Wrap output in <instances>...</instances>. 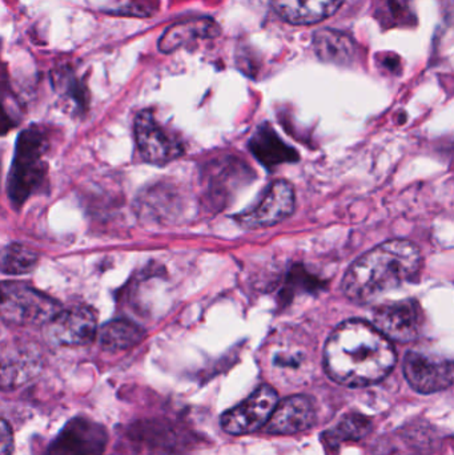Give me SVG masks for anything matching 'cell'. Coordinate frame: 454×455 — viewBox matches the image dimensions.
<instances>
[{
	"label": "cell",
	"mask_w": 454,
	"mask_h": 455,
	"mask_svg": "<svg viewBox=\"0 0 454 455\" xmlns=\"http://www.w3.org/2000/svg\"><path fill=\"white\" fill-rule=\"evenodd\" d=\"M396 361L391 341L362 320L341 323L325 345V371L344 387L378 384L394 371Z\"/></svg>",
	"instance_id": "6da1fadb"
},
{
	"label": "cell",
	"mask_w": 454,
	"mask_h": 455,
	"mask_svg": "<svg viewBox=\"0 0 454 455\" xmlns=\"http://www.w3.org/2000/svg\"><path fill=\"white\" fill-rule=\"evenodd\" d=\"M420 251L408 240H391L354 262L343 281L348 299L359 304L376 301L389 291L412 283L420 275Z\"/></svg>",
	"instance_id": "7a4b0ae2"
},
{
	"label": "cell",
	"mask_w": 454,
	"mask_h": 455,
	"mask_svg": "<svg viewBox=\"0 0 454 455\" xmlns=\"http://www.w3.org/2000/svg\"><path fill=\"white\" fill-rule=\"evenodd\" d=\"M47 140L37 128H29L21 133L16 146L15 160L11 171L8 192L15 204L26 202L44 178V156Z\"/></svg>",
	"instance_id": "3957f363"
},
{
	"label": "cell",
	"mask_w": 454,
	"mask_h": 455,
	"mask_svg": "<svg viewBox=\"0 0 454 455\" xmlns=\"http://www.w3.org/2000/svg\"><path fill=\"white\" fill-rule=\"evenodd\" d=\"M60 310L47 294L19 283L0 286V317L16 325L47 323Z\"/></svg>",
	"instance_id": "277c9868"
},
{
	"label": "cell",
	"mask_w": 454,
	"mask_h": 455,
	"mask_svg": "<svg viewBox=\"0 0 454 455\" xmlns=\"http://www.w3.org/2000/svg\"><path fill=\"white\" fill-rule=\"evenodd\" d=\"M43 368L36 345L21 339L0 344V390H15L32 381Z\"/></svg>",
	"instance_id": "5b68a950"
},
{
	"label": "cell",
	"mask_w": 454,
	"mask_h": 455,
	"mask_svg": "<svg viewBox=\"0 0 454 455\" xmlns=\"http://www.w3.org/2000/svg\"><path fill=\"white\" fill-rule=\"evenodd\" d=\"M279 403V395L271 385L259 387L244 403L221 417L224 432L232 435H245L266 427L269 417Z\"/></svg>",
	"instance_id": "8992f818"
},
{
	"label": "cell",
	"mask_w": 454,
	"mask_h": 455,
	"mask_svg": "<svg viewBox=\"0 0 454 455\" xmlns=\"http://www.w3.org/2000/svg\"><path fill=\"white\" fill-rule=\"evenodd\" d=\"M404 374L416 392H442L453 382V363L444 355L426 350H410L404 358Z\"/></svg>",
	"instance_id": "52a82bcc"
},
{
	"label": "cell",
	"mask_w": 454,
	"mask_h": 455,
	"mask_svg": "<svg viewBox=\"0 0 454 455\" xmlns=\"http://www.w3.org/2000/svg\"><path fill=\"white\" fill-rule=\"evenodd\" d=\"M373 326L388 339L410 342L420 337L424 328V313L415 299L388 302L373 315Z\"/></svg>",
	"instance_id": "ba28073f"
},
{
	"label": "cell",
	"mask_w": 454,
	"mask_h": 455,
	"mask_svg": "<svg viewBox=\"0 0 454 455\" xmlns=\"http://www.w3.org/2000/svg\"><path fill=\"white\" fill-rule=\"evenodd\" d=\"M135 136L141 156L151 164H167L183 155V144L157 123L152 112L138 115Z\"/></svg>",
	"instance_id": "9c48e42d"
},
{
	"label": "cell",
	"mask_w": 454,
	"mask_h": 455,
	"mask_svg": "<svg viewBox=\"0 0 454 455\" xmlns=\"http://www.w3.org/2000/svg\"><path fill=\"white\" fill-rule=\"evenodd\" d=\"M98 334L95 313L85 307L59 310L47 323L51 342L61 347H83L91 344Z\"/></svg>",
	"instance_id": "30bf717a"
},
{
	"label": "cell",
	"mask_w": 454,
	"mask_h": 455,
	"mask_svg": "<svg viewBox=\"0 0 454 455\" xmlns=\"http://www.w3.org/2000/svg\"><path fill=\"white\" fill-rule=\"evenodd\" d=\"M295 208L292 187L277 180L268 187L258 204L237 216V221L247 228H268L282 223Z\"/></svg>",
	"instance_id": "8fae6325"
},
{
	"label": "cell",
	"mask_w": 454,
	"mask_h": 455,
	"mask_svg": "<svg viewBox=\"0 0 454 455\" xmlns=\"http://www.w3.org/2000/svg\"><path fill=\"white\" fill-rule=\"evenodd\" d=\"M107 443L103 427L87 419H75L59 433L44 455H101Z\"/></svg>",
	"instance_id": "7c38bea8"
},
{
	"label": "cell",
	"mask_w": 454,
	"mask_h": 455,
	"mask_svg": "<svg viewBox=\"0 0 454 455\" xmlns=\"http://www.w3.org/2000/svg\"><path fill=\"white\" fill-rule=\"evenodd\" d=\"M316 421V406L308 395H291L277 403L266 424V433L292 435L306 432Z\"/></svg>",
	"instance_id": "4fadbf2b"
},
{
	"label": "cell",
	"mask_w": 454,
	"mask_h": 455,
	"mask_svg": "<svg viewBox=\"0 0 454 455\" xmlns=\"http://www.w3.org/2000/svg\"><path fill=\"white\" fill-rule=\"evenodd\" d=\"M344 0H272L276 12L299 26L319 23L338 12Z\"/></svg>",
	"instance_id": "5bb4252c"
},
{
	"label": "cell",
	"mask_w": 454,
	"mask_h": 455,
	"mask_svg": "<svg viewBox=\"0 0 454 455\" xmlns=\"http://www.w3.org/2000/svg\"><path fill=\"white\" fill-rule=\"evenodd\" d=\"M220 34V27L212 19H192L173 24L165 29L159 40V50L171 53L195 40L213 39Z\"/></svg>",
	"instance_id": "9a60e30c"
},
{
	"label": "cell",
	"mask_w": 454,
	"mask_h": 455,
	"mask_svg": "<svg viewBox=\"0 0 454 455\" xmlns=\"http://www.w3.org/2000/svg\"><path fill=\"white\" fill-rule=\"evenodd\" d=\"M96 337L104 350L120 352L138 345L143 339L144 331L131 321L115 320L106 323Z\"/></svg>",
	"instance_id": "2e32d148"
},
{
	"label": "cell",
	"mask_w": 454,
	"mask_h": 455,
	"mask_svg": "<svg viewBox=\"0 0 454 455\" xmlns=\"http://www.w3.org/2000/svg\"><path fill=\"white\" fill-rule=\"evenodd\" d=\"M251 149L264 165H277L296 159V152L285 146L275 131L267 127L260 128L253 136Z\"/></svg>",
	"instance_id": "e0dca14e"
},
{
	"label": "cell",
	"mask_w": 454,
	"mask_h": 455,
	"mask_svg": "<svg viewBox=\"0 0 454 455\" xmlns=\"http://www.w3.org/2000/svg\"><path fill=\"white\" fill-rule=\"evenodd\" d=\"M314 47L320 59L333 63H346L354 55V42L348 35L333 29H322L314 36Z\"/></svg>",
	"instance_id": "ac0fdd59"
},
{
	"label": "cell",
	"mask_w": 454,
	"mask_h": 455,
	"mask_svg": "<svg viewBox=\"0 0 454 455\" xmlns=\"http://www.w3.org/2000/svg\"><path fill=\"white\" fill-rule=\"evenodd\" d=\"M271 366L279 384H301L309 373L308 358L303 352H277Z\"/></svg>",
	"instance_id": "d6986e66"
},
{
	"label": "cell",
	"mask_w": 454,
	"mask_h": 455,
	"mask_svg": "<svg viewBox=\"0 0 454 455\" xmlns=\"http://www.w3.org/2000/svg\"><path fill=\"white\" fill-rule=\"evenodd\" d=\"M37 261L36 251L21 243H11L0 251V272L4 275H27L36 267Z\"/></svg>",
	"instance_id": "ffe728a7"
},
{
	"label": "cell",
	"mask_w": 454,
	"mask_h": 455,
	"mask_svg": "<svg viewBox=\"0 0 454 455\" xmlns=\"http://www.w3.org/2000/svg\"><path fill=\"white\" fill-rule=\"evenodd\" d=\"M370 419L359 416V414H352V416H346V419H341L338 427L331 432L325 433V435H328V440L332 441V443H340L344 441L362 440L370 433Z\"/></svg>",
	"instance_id": "44dd1931"
},
{
	"label": "cell",
	"mask_w": 454,
	"mask_h": 455,
	"mask_svg": "<svg viewBox=\"0 0 454 455\" xmlns=\"http://www.w3.org/2000/svg\"><path fill=\"white\" fill-rule=\"evenodd\" d=\"M378 19L388 26H400L412 19L410 0H378Z\"/></svg>",
	"instance_id": "7402d4cb"
},
{
	"label": "cell",
	"mask_w": 454,
	"mask_h": 455,
	"mask_svg": "<svg viewBox=\"0 0 454 455\" xmlns=\"http://www.w3.org/2000/svg\"><path fill=\"white\" fill-rule=\"evenodd\" d=\"M18 117V104L12 96L0 91V131L10 130L16 124Z\"/></svg>",
	"instance_id": "603a6c76"
},
{
	"label": "cell",
	"mask_w": 454,
	"mask_h": 455,
	"mask_svg": "<svg viewBox=\"0 0 454 455\" xmlns=\"http://www.w3.org/2000/svg\"><path fill=\"white\" fill-rule=\"evenodd\" d=\"M12 451V430L4 419H0V455H11Z\"/></svg>",
	"instance_id": "cb8c5ba5"
},
{
	"label": "cell",
	"mask_w": 454,
	"mask_h": 455,
	"mask_svg": "<svg viewBox=\"0 0 454 455\" xmlns=\"http://www.w3.org/2000/svg\"><path fill=\"white\" fill-rule=\"evenodd\" d=\"M0 72H2V61H0Z\"/></svg>",
	"instance_id": "d4e9b609"
}]
</instances>
